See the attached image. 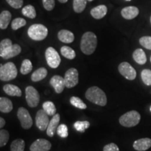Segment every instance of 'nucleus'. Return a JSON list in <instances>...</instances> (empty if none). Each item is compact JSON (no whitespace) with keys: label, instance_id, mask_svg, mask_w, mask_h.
<instances>
[{"label":"nucleus","instance_id":"f257e3e1","mask_svg":"<svg viewBox=\"0 0 151 151\" xmlns=\"http://www.w3.org/2000/svg\"><path fill=\"white\" fill-rule=\"evenodd\" d=\"M97 46V36L92 32L84 33L81 38V50L84 54L90 55L95 51Z\"/></svg>","mask_w":151,"mask_h":151},{"label":"nucleus","instance_id":"f03ea898","mask_svg":"<svg viewBox=\"0 0 151 151\" xmlns=\"http://www.w3.org/2000/svg\"><path fill=\"white\" fill-rule=\"evenodd\" d=\"M86 97L91 102L101 106H104L107 103V97L105 92L97 86L88 88L86 92Z\"/></svg>","mask_w":151,"mask_h":151},{"label":"nucleus","instance_id":"7ed1b4c3","mask_svg":"<svg viewBox=\"0 0 151 151\" xmlns=\"http://www.w3.org/2000/svg\"><path fill=\"white\" fill-rule=\"evenodd\" d=\"M27 34L32 40L42 41L48 36V30L42 24H34L29 27Z\"/></svg>","mask_w":151,"mask_h":151},{"label":"nucleus","instance_id":"20e7f679","mask_svg":"<svg viewBox=\"0 0 151 151\" xmlns=\"http://www.w3.org/2000/svg\"><path fill=\"white\" fill-rule=\"evenodd\" d=\"M141 120V115L137 111H131L120 116L119 122L126 127H132L137 125Z\"/></svg>","mask_w":151,"mask_h":151},{"label":"nucleus","instance_id":"39448f33","mask_svg":"<svg viewBox=\"0 0 151 151\" xmlns=\"http://www.w3.org/2000/svg\"><path fill=\"white\" fill-rule=\"evenodd\" d=\"M18 75V70L13 62H7L5 65H1L0 67V79L2 81H9L16 78Z\"/></svg>","mask_w":151,"mask_h":151},{"label":"nucleus","instance_id":"423d86ee","mask_svg":"<svg viewBox=\"0 0 151 151\" xmlns=\"http://www.w3.org/2000/svg\"><path fill=\"white\" fill-rule=\"evenodd\" d=\"M46 60L47 64L52 69H56L59 67L61 62V58L55 49L52 47H49L46 50Z\"/></svg>","mask_w":151,"mask_h":151},{"label":"nucleus","instance_id":"0eeeda50","mask_svg":"<svg viewBox=\"0 0 151 151\" xmlns=\"http://www.w3.org/2000/svg\"><path fill=\"white\" fill-rule=\"evenodd\" d=\"M25 98L29 107H36L40 101V95L39 92L32 86H27L25 89Z\"/></svg>","mask_w":151,"mask_h":151},{"label":"nucleus","instance_id":"6e6552de","mask_svg":"<svg viewBox=\"0 0 151 151\" xmlns=\"http://www.w3.org/2000/svg\"><path fill=\"white\" fill-rule=\"evenodd\" d=\"M18 118L20 120L22 127L24 129L31 128L33 124V120L27 109L20 107L18 111Z\"/></svg>","mask_w":151,"mask_h":151},{"label":"nucleus","instance_id":"1a4fd4ad","mask_svg":"<svg viewBox=\"0 0 151 151\" xmlns=\"http://www.w3.org/2000/svg\"><path fill=\"white\" fill-rule=\"evenodd\" d=\"M118 71L120 74L127 80L133 81L137 77V71L134 68L132 67V65L128 62H124L120 63L118 66Z\"/></svg>","mask_w":151,"mask_h":151},{"label":"nucleus","instance_id":"9d476101","mask_svg":"<svg viewBox=\"0 0 151 151\" xmlns=\"http://www.w3.org/2000/svg\"><path fill=\"white\" fill-rule=\"evenodd\" d=\"M66 88H72L78 83V71L75 68H71L67 71L65 75Z\"/></svg>","mask_w":151,"mask_h":151},{"label":"nucleus","instance_id":"9b49d317","mask_svg":"<svg viewBox=\"0 0 151 151\" xmlns=\"http://www.w3.org/2000/svg\"><path fill=\"white\" fill-rule=\"evenodd\" d=\"M36 125L41 131H44L47 129L49 124L48 115L43 109L37 111L36 115Z\"/></svg>","mask_w":151,"mask_h":151},{"label":"nucleus","instance_id":"f8f14e48","mask_svg":"<svg viewBox=\"0 0 151 151\" xmlns=\"http://www.w3.org/2000/svg\"><path fill=\"white\" fill-rule=\"evenodd\" d=\"M51 146V143L49 141L44 139H39L32 143L29 150L31 151H49Z\"/></svg>","mask_w":151,"mask_h":151},{"label":"nucleus","instance_id":"ddd939ff","mask_svg":"<svg viewBox=\"0 0 151 151\" xmlns=\"http://www.w3.org/2000/svg\"><path fill=\"white\" fill-rule=\"evenodd\" d=\"M21 52V47L18 44H13L2 52H0V56L4 60H9L18 55Z\"/></svg>","mask_w":151,"mask_h":151},{"label":"nucleus","instance_id":"4468645a","mask_svg":"<svg viewBox=\"0 0 151 151\" xmlns=\"http://www.w3.org/2000/svg\"><path fill=\"white\" fill-rule=\"evenodd\" d=\"M50 84L55 90L56 93L60 94L65 89V78L58 75L53 76L50 80Z\"/></svg>","mask_w":151,"mask_h":151},{"label":"nucleus","instance_id":"2eb2a0df","mask_svg":"<svg viewBox=\"0 0 151 151\" xmlns=\"http://www.w3.org/2000/svg\"><path fill=\"white\" fill-rule=\"evenodd\" d=\"M60 120V116L59 113H56L55 116H52L51 120H50L48 128L46 129L47 135L50 137H52L57 132L58 126H59V122Z\"/></svg>","mask_w":151,"mask_h":151},{"label":"nucleus","instance_id":"dca6fc26","mask_svg":"<svg viewBox=\"0 0 151 151\" xmlns=\"http://www.w3.org/2000/svg\"><path fill=\"white\" fill-rule=\"evenodd\" d=\"M133 147L137 151H145L151 147V139L149 138L138 139L133 143Z\"/></svg>","mask_w":151,"mask_h":151},{"label":"nucleus","instance_id":"f3484780","mask_svg":"<svg viewBox=\"0 0 151 151\" xmlns=\"http://www.w3.org/2000/svg\"><path fill=\"white\" fill-rule=\"evenodd\" d=\"M139 14V9L136 6H127L122 9L121 11L122 16L127 20H132V19L135 18Z\"/></svg>","mask_w":151,"mask_h":151},{"label":"nucleus","instance_id":"a211bd4d","mask_svg":"<svg viewBox=\"0 0 151 151\" xmlns=\"http://www.w3.org/2000/svg\"><path fill=\"white\" fill-rule=\"evenodd\" d=\"M107 11L108 9L105 5H99L92 9L90 11V14L94 18L99 20L103 18L106 15Z\"/></svg>","mask_w":151,"mask_h":151},{"label":"nucleus","instance_id":"6ab92c4d","mask_svg":"<svg viewBox=\"0 0 151 151\" xmlns=\"http://www.w3.org/2000/svg\"><path fill=\"white\" fill-rule=\"evenodd\" d=\"M58 39L62 42L65 43H72L74 41V35L71 32L67 29H62L58 34Z\"/></svg>","mask_w":151,"mask_h":151},{"label":"nucleus","instance_id":"aec40b11","mask_svg":"<svg viewBox=\"0 0 151 151\" xmlns=\"http://www.w3.org/2000/svg\"><path fill=\"white\" fill-rule=\"evenodd\" d=\"M3 90L6 94L9 96H16V97H21V90L18 86L12 84H6L3 87Z\"/></svg>","mask_w":151,"mask_h":151},{"label":"nucleus","instance_id":"412c9836","mask_svg":"<svg viewBox=\"0 0 151 151\" xmlns=\"http://www.w3.org/2000/svg\"><path fill=\"white\" fill-rule=\"evenodd\" d=\"M132 57H133V59L134 60V61L139 65H144L147 61L146 53L143 51V50L141 48H138L137 50H135L133 52Z\"/></svg>","mask_w":151,"mask_h":151},{"label":"nucleus","instance_id":"4be33fe9","mask_svg":"<svg viewBox=\"0 0 151 151\" xmlns=\"http://www.w3.org/2000/svg\"><path fill=\"white\" fill-rule=\"evenodd\" d=\"M11 20V14L9 11H3L0 14V28L5 29L8 27Z\"/></svg>","mask_w":151,"mask_h":151},{"label":"nucleus","instance_id":"5701e85b","mask_svg":"<svg viewBox=\"0 0 151 151\" xmlns=\"http://www.w3.org/2000/svg\"><path fill=\"white\" fill-rule=\"evenodd\" d=\"M47 74H48V71L46 68H39L32 74L31 79L34 82H38V81H40L46 78Z\"/></svg>","mask_w":151,"mask_h":151},{"label":"nucleus","instance_id":"b1692460","mask_svg":"<svg viewBox=\"0 0 151 151\" xmlns=\"http://www.w3.org/2000/svg\"><path fill=\"white\" fill-rule=\"evenodd\" d=\"M13 110V104L8 98H0V111L1 113H9Z\"/></svg>","mask_w":151,"mask_h":151},{"label":"nucleus","instance_id":"393cba45","mask_svg":"<svg viewBox=\"0 0 151 151\" xmlns=\"http://www.w3.org/2000/svg\"><path fill=\"white\" fill-rule=\"evenodd\" d=\"M43 109L46 111L47 114L50 116H53L56 114L57 109L53 102L47 101L43 104Z\"/></svg>","mask_w":151,"mask_h":151},{"label":"nucleus","instance_id":"a878e982","mask_svg":"<svg viewBox=\"0 0 151 151\" xmlns=\"http://www.w3.org/2000/svg\"><path fill=\"white\" fill-rule=\"evenodd\" d=\"M62 55H63L65 58L69 60H73L76 58V52L72 48L70 47L64 46L60 49Z\"/></svg>","mask_w":151,"mask_h":151},{"label":"nucleus","instance_id":"bb28decb","mask_svg":"<svg viewBox=\"0 0 151 151\" xmlns=\"http://www.w3.org/2000/svg\"><path fill=\"white\" fill-rule=\"evenodd\" d=\"M25 148V143L22 139H16L11 143V151H24Z\"/></svg>","mask_w":151,"mask_h":151},{"label":"nucleus","instance_id":"cd10ccee","mask_svg":"<svg viewBox=\"0 0 151 151\" xmlns=\"http://www.w3.org/2000/svg\"><path fill=\"white\" fill-rule=\"evenodd\" d=\"M22 14L27 18L34 19L37 16L35 8L32 5H27L22 9Z\"/></svg>","mask_w":151,"mask_h":151},{"label":"nucleus","instance_id":"c85d7f7f","mask_svg":"<svg viewBox=\"0 0 151 151\" xmlns=\"http://www.w3.org/2000/svg\"><path fill=\"white\" fill-rule=\"evenodd\" d=\"M88 0H73V7L76 13H81L86 9Z\"/></svg>","mask_w":151,"mask_h":151},{"label":"nucleus","instance_id":"c756f323","mask_svg":"<svg viewBox=\"0 0 151 151\" xmlns=\"http://www.w3.org/2000/svg\"><path fill=\"white\" fill-rule=\"evenodd\" d=\"M32 70V64L31 61L28 59L24 60L20 67V73L23 75H26L31 72Z\"/></svg>","mask_w":151,"mask_h":151},{"label":"nucleus","instance_id":"7c9ffc66","mask_svg":"<svg viewBox=\"0 0 151 151\" xmlns=\"http://www.w3.org/2000/svg\"><path fill=\"white\" fill-rule=\"evenodd\" d=\"M70 103L71 105L75 106L76 108L80 109H86L87 108V105L79 97H71L70 99Z\"/></svg>","mask_w":151,"mask_h":151},{"label":"nucleus","instance_id":"2f4dec72","mask_svg":"<svg viewBox=\"0 0 151 151\" xmlns=\"http://www.w3.org/2000/svg\"><path fill=\"white\" fill-rule=\"evenodd\" d=\"M90 125V124L88 121H76L73 124V127L78 132L83 133L86 129L89 128Z\"/></svg>","mask_w":151,"mask_h":151},{"label":"nucleus","instance_id":"473e14b6","mask_svg":"<svg viewBox=\"0 0 151 151\" xmlns=\"http://www.w3.org/2000/svg\"><path fill=\"white\" fill-rule=\"evenodd\" d=\"M141 79L146 86H151V70L143 69L141 73Z\"/></svg>","mask_w":151,"mask_h":151},{"label":"nucleus","instance_id":"72a5a7b5","mask_svg":"<svg viewBox=\"0 0 151 151\" xmlns=\"http://www.w3.org/2000/svg\"><path fill=\"white\" fill-rule=\"evenodd\" d=\"M26 23L27 22H26V20L22 18H17L13 20L12 23H11V27L14 30H17L25 26Z\"/></svg>","mask_w":151,"mask_h":151},{"label":"nucleus","instance_id":"f704fd0d","mask_svg":"<svg viewBox=\"0 0 151 151\" xmlns=\"http://www.w3.org/2000/svg\"><path fill=\"white\" fill-rule=\"evenodd\" d=\"M9 139V133L7 130L1 129L0 130V146H6Z\"/></svg>","mask_w":151,"mask_h":151},{"label":"nucleus","instance_id":"c9c22d12","mask_svg":"<svg viewBox=\"0 0 151 151\" xmlns=\"http://www.w3.org/2000/svg\"><path fill=\"white\" fill-rule=\"evenodd\" d=\"M57 134L58 136L62 138H67L69 135L68 133L67 126L65 124H61L58 126V129H57Z\"/></svg>","mask_w":151,"mask_h":151},{"label":"nucleus","instance_id":"e433bc0d","mask_svg":"<svg viewBox=\"0 0 151 151\" xmlns=\"http://www.w3.org/2000/svg\"><path fill=\"white\" fill-rule=\"evenodd\" d=\"M139 43L143 48L151 50V37L149 36H145V37H141L139 39Z\"/></svg>","mask_w":151,"mask_h":151},{"label":"nucleus","instance_id":"4c0bfd02","mask_svg":"<svg viewBox=\"0 0 151 151\" xmlns=\"http://www.w3.org/2000/svg\"><path fill=\"white\" fill-rule=\"evenodd\" d=\"M6 2L14 9H18L21 8L23 5V0H6Z\"/></svg>","mask_w":151,"mask_h":151},{"label":"nucleus","instance_id":"58836bf2","mask_svg":"<svg viewBox=\"0 0 151 151\" xmlns=\"http://www.w3.org/2000/svg\"><path fill=\"white\" fill-rule=\"evenodd\" d=\"M43 6L46 11H50L55 7V0H42Z\"/></svg>","mask_w":151,"mask_h":151},{"label":"nucleus","instance_id":"ea45409f","mask_svg":"<svg viewBox=\"0 0 151 151\" xmlns=\"http://www.w3.org/2000/svg\"><path fill=\"white\" fill-rule=\"evenodd\" d=\"M13 45L12 41L9 39H5L0 43V52H2Z\"/></svg>","mask_w":151,"mask_h":151},{"label":"nucleus","instance_id":"a19ab883","mask_svg":"<svg viewBox=\"0 0 151 151\" xmlns=\"http://www.w3.org/2000/svg\"><path fill=\"white\" fill-rule=\"evenodd\" d=\"M103 151H120V150H119L118 146H117L116 143H111L106 145L104 147Z\"/></svg>","mask_w":151,"mask_h":151},{"label":"nucleus","instance_id":"79ce46f5","mask_svg":"<svg viewBox=\"0 0 151 151\" xmlns=\"http://www.w3.org/2000/svg\"><path fill=\"white\" fill-rule=\"evenodd\" d=\"M5 120L3 118H0V128L1 129H2V128L4 127V126L5 125Z\"/></svg>","mask_w":151,"mask_h":151},{"label":"nucleus","instance_id":"37998d69","mask_svg":"<svg viewBox=\"0 0 151 151\" xmlns=\"http://www.w3.org/2000/svg\"><path fill=\"white\" fill-rule=\"evenodd\" d=\"M58 1H59L60 3H66L67 2L68 0H58Z\"/></svg>","mask_w":151,"mask_h":151},{"label":"nucleus","instance_id":"c03bdc74","mask_svg":"<svg viewBox=\"0 0 151 151\" xmlns=\"http://www.w3.org/2000/svg\"><path fill=\"white\" fill-rule=\"evenodd\" d=\"M88 1H93V0H88Z\"/></svg>","mask_w":151,"mask_h":151},{"label":"nucleus","instance_id":"a18cd8bd","mask_svg":"<svg viewBox=\"0 0 151 151\" xmlns=\"http://www.w3.org/2000/svg\"><path fill=\"white\" fill-rule=\"evenodd\" d=\"M126 1H131V0H126Z\"/></svg>","mask_w":151,"mask_h":151},{"label":"nucleus","instance_id":"49530a36","mask_svg":"<svg viewBox=\"0 0 151 151\" xmlns=\"http://www.w3.org/2000/svg\"><path fill=\"white\" fill-rule=\"evenodd\" d=\"M150 112H151V106H150Z\"/></svg>","mask_w":151,"mask_h":151},{"label":"nucleus","instance_id":"de8ad7c7","mask_svg":"<svg viewBox=\"0 0 151 151\" xmlns=\"http://www.w3.org/2000/svg\"><path fill=\"white\" fill-rule=\"evenodd\" d=\"M150 23H151V17H150Z\"/></svg>","mask_w":151,"mask_h":151},{"label":"nucleus","instance_id":"09e8293b","mask_svg":"<svg viewBox=\"0 0 151 151\" xmlns=\"http://www.w3.org/2000/svg\"><path fill=\"white\" fill-rule=\"evenodd\" d=\"M150 62H151V57H150Z\"/></svg>","mask_w":151,"mask_h":151}]
</instances>
